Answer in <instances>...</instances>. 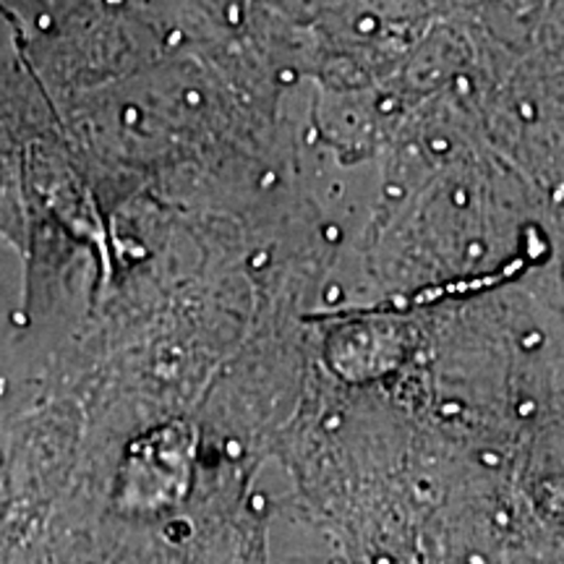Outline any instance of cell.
Wrapping results in <instances>:
<instances>
[{"label":"cell","mask_w":564,"mask_h":564,"mask_svg":"<svg viewBox=\"0 0 564 564\" xmlns=\"http://www.w3.org/2000/svg\"><path fill=\"white\" fill-rule=\"evenodd\" d=\"M523 116L528 118V121H531V116H533V110H531V105H523Z\"/></svg>","instance_id":"obj_9"},{"label":"cell","mask_w":564,"mask_h":564,"mask_svg":"<svg viewBox=\"0 0 564 564\" xmlns=\"http://www.w3.org/2000/svg\"><path fill=\"white\" fill-rule=\"evenodd\" d=\"M188 102L202 105V91H188Z\"/></svg>","instance_id":"obj_2"},{"label":"cell","mask_w":564,"mask_h":564,"mask_svg":"<svg viewBox=\"0 0 564 564\" xmlns=\"http://www.w3.org/2000/svg\"><path fill=\"white\" fill-rule=\"evenodd\" d=\"M369 30H373V21H371V19L366 21V19H364V21H361V32H369Z\"/></svg>","instance_id":"obj_6"},{"label":"cell","mask_w":564,"mask_h":564,"mask_svg":"<svg viewBox=\"0 0 564 564\" xmlns=\"http://www.w3.org/2000/svg\"><path fill=\"white\" fill-rule=\"evenodd\" d=\"M455 204H457V207H463V204H465V192H457L455 194Z\"/></svg>","instance_id":"obj_7"},{"label":"cell","mask_w":564,"mask_h":564,"mask_svg":"<svg viewBox=\"0 0 564 564\" xmlns=\"http://www.w3.org/2000/svg\"><path fill=\"white\" fill-rule=\"evenodd\" d=\"M267 264V253H259V257H253V267H257V270H259V267H264Z\"/></svg>","instance_id":"obj_3"},{"label":"cell","mask_w":564,"mask_h":564,"mask_svg":"<svg viewBox=\"0 0 564 564\" xmlns=\"http://www.w3.org/2000/svg\"><path fill=\"white\" fill-rule=\"evenodd\" d=\"M126 123H139V110H133V108H129L126 110Z\"/></svg>","instance_id":"obj_1"},{"label":"cell","mask_w":564,"mask_h":564,"mask_svg":"<svg viewBox=\"0 0 564 564\" xmlns=\"http://www.w3.org/2000/svg\"><path fill=\"white\" fill-rule=\"evenodd\" d=\"M382 110H392V100H384L382 102Z\"/></svg>","instance_id":"obj_11"},{"label":"cell","mask_w":564,"mask_h":564,"mask_svg":"<svg viewBox=\"0 0 564 564\" xmlns=\"http://www.w3.org/2000/svg\"><path fill=\"white\" fill-rule=\"evenodd\" d=\"M280 79L285 82V84H291V82H293V70H282V74H280Z\"/></svg>","instance_id":"obj_4"},{"label":"cell","mask_w":564,"mask_h":564,"mask_svg":"<svg viewBox=\"0 0 564 564\" xmlns=\"http://www.w3.org/2000/svg\"><path fill=\"white\" fill-rule=\"evenodd\" d=\"M241 17H238V6H232L230 9V21H238Z\"/></svg>","instance_id":"obj_10"},{"label":"cell","mask_w":564,"mask_h":564,"mask_svg":"<svg viewBox=\"0 0 564 564\" xmlns=\"http://www.w3.org/2000/svg\"><path fill=\"white\" fill-rule=\"evenodd\" d=\"M468 251H470V253H474V257H481V251H484V249H481V246H478V243H474V246H470V249H468Z\"/></svg>","instance_id":"obj_8"},{"label":"cell","mask_w":564,"mask_h":564,"mask_svg":"<svg viewBox=\"0 0 564 564\" xmlns=\"http://www.w3.org/2000/svg\"><path fill=\"white\" fill-rule=\"evenodd\" d=\"M432 144H434V150H447V141H442V139L432 141Z\"/></svg>","instance_id":"obj_5"}]
</instances>
